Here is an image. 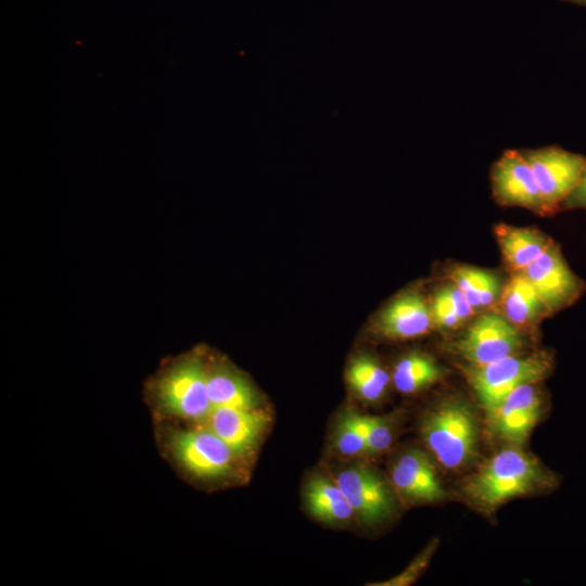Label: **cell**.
I'll list each match as a JSON object with an SVG mask.
<instances>
[{
  "label": "cell",
  "mask_w": 586,
  "mask_h": 586,
  "mask_svg": "<svg viewBox=\"0 0 586 586\" xmlns=\"http://www.w3.org/2000/svg\"><path fill=\"white\" fill-rule=\"evenodd\" d=\"M270 416L258 408H213L201 424L217 434L244 461L255 451Z\"/></svg>",
  "instance_id": "4fadbf2b"
},
{
  "label": "cell",
  "mask_w": 586,
  "mask_h": 586,
  "mask_svg": "<svg viewBox=\"0 0 586 586\" xmlns=\"http://www.w3.org/2000/svg\"><path fill=\"white\" fill-rule=\"evenodd\" d=\"M154 434L162 457L189 481L224 485L243 477L244 460L204 424L156 421Z\"/></svg>",
  "instance_id": "6da1fadb"
},
{
  "label": "cell",
  "mask_w": 586,
  "mask_h": 586,
  "mask_svg": "<svg viewBox=\"0 0 586 586\" xmlns=\"http://www.w3.org/2000/svg\"><path fill=\"white\" fill-rule=\"evenodd\" d=\"M561 209L586 211V164L576 187L565 199L561 206Z\"/></svg>",
  "instance_id": "484cf974"
},
{
  "label": "cell",
  "mask_w": 586,
  "mask_h": 586,
  "mask_svg": "<svg viewBox=\"0 0 586 586\" xmlns=\"http://www.w3.org/2000/svg\"><path fill=\"white\" fill-rule=\"evenodd\" d=\"M494 230L502 258L512 272L523 271L553 242L535 228L501 222Z\"/></svg>",
  "instance_id": "2e32d148"
},
{
  "label": "cell",
  "mask_w": 586,
  "mask_h": 586,
  "mask_svg": "<svg viewBox=\"0 0 586 586\" xmlns=\"http://www.w3.org/2000/svg\"><path fill=\"white\" fill-rule=\"evenodd\" d=\"M436 549V543L432 542L423 551L415 558V560L398 575L375 585L380 586H406L413 583L420 574L428 566L434 550Z\"/></svg>",
  "instance_id": "cb8c5ba5"
},
{
  "label": "cell",
  "mask_w": 586,
  "mask_h": 586,
  "mask_svg": "<svg viewBox=\"0 0 586 586\" xmlns=\"http://www.w3.org/2000/svg\"><path fill=\"white\" fill-rule=\"evenodd\" d=\"M498 304L500 314L519 329L537 324L549 311L533 285L521 272L505 282Z\"/></svg>",
  "instance_id": "e0dca14e"
},
{
  "label": "cell",
  "mask_w": 586,
  "mask_h": 586,
  "mask_svg": "<svg viewBox=\"0 0 586 586\" xmlns=\"http://www.w3.org/2000/svg\"><path fill=\"white\" fill-rule=\"evenodd\" d=\"M537 181L548 214H555L576 187L586 157L557 145L521 150Z\"/></svg>",
  "instance_id": "52a82bcc"
},
{
  "label": "cell",
  "mask_w": 586,
  "mask_h": 586,
  "mask_svg": "<svg viewBox=\"0 0 586 586\" xmlns=\"http://www.w3.org/2000/svg\"><path fill=\"white\" fill-rule=\"evenodd\" d=\"M395 492L411 504H429L445 499L448 494L430 456L418 448L403 453L391 470Z\"/></svg>",
  "instance_id": "7c38bea8"
},
{
  "label": "cell",
  "mask_w": 586,
  "mask_h": 586,
  "mask_svg": "<svg viewBox=\"0 0 586 586\" xmlns=\"http://www.w3.org/2000/svg\"><path fill=\"white\" fill-rule=\"evenodd\" d=\"M207 392L212 408H258L260 397L249 379L226 361L207 360Z\"/></svg>",
  "instance_id": "9a60e30c"
},
{
  "label": "cell",
  "mask_w": 586,
  "mask_h": 586,
  "mask_svg": "<svg viewBox=\"0 0 586 586\" xmlns=\"http://www.w3.org/2000/svg\"><path fill=\"white\" fill-rule=\"evenodd\" d=\"M525 339L521 329L500 313L479 315L451 347L469 365H486L521 353Z\"/></svg>",
  "instance_id": "8992f818"
},
{
  "label": "cell",
  "mask_w": 586,
  "mask_h": 586,
  "mask_svg": "<svg viewBox=\"0 0 586 586\" xmlns=\"http://www.w3.org/2000/svg\"><path fill=\"white\" fill-rule=\"evenodd\" d=\"M535 384L520 385L487 411L491 430L496 436L514 445L527 440L543 411L542 395Z\"/></svg>",
  "instance_id": "8fae6325"
},
{
  "label": "cell",
  "mask_w": 586,
  "mask_h": 586,
  "mask_svg": "<svg viewBox=\"0 0 586 586\" xmlns=\"http://www.w3.org/2000/svg\"><path fill=\"white\" fill-rule=\"evenodd\" d=\"M420 433L434 458L448 470L469 466L477 454V418L461 397H448L430 409L421 421Z\"/></svg>",
  "instance_id": "277c9868"
},
{
  "label": "cell",
  "mask_w": 586,
  "mask_h": 586,
  "mask_svg": "<svg viewBox=\"0 0 586 586\" xmlns=\"http://www.w3.org/2000/svg\"><path fill=\"white\" fill-rule=\"evenodd\" d=\"M367 442V455L384 453L393 442L392 425L387 418L360 413Z\"/></svg>",
  "instance_id": "603a6c76"
},
{
  "label": "cell",
  "mask_w": 586,
  "mask_h": 586,
  "mask_svg": "<svg viewBox=\"0 0 586 586\" xmlns=\"http://www.w3.org/2000/svg\"><path fill=\"white\" fill-rule=\"evenodd\" d=\"M521 273L550 315L573 305L586 290V283L570 268L555 241Z\"/></svg>",
  "instance_id": "ba28073f"
},
{
  "label": "cell",
  "mask_w": 586,
  "mask_h": 586,
  "mask_svg": "<svg viewBox=\"0 0 586 586\" xmlns=\"http://www.w3.org/2000/svg\"><path fill=\"white\" fill-rule=\"evenodd\" d=\"M346 379L354 393L367 403L380 400L391 381L386 370L369 355H359L351 361Z\"/></svg>",
  "instance_id": "44dd1931"
},
{
  "label": "cell",
  "mask_w": 586,
  "mask_h": 586,
  "mask_svg": "<svg viewBox=\"0 0 586 586\" xmlns=\"http://www.w3.org/2000/svg\"><path fill=\"white\" fill-rule=\"evenodd\" d=\"M556 479L532 455L515 446L492 456L463 485L477 508L493 511L504 502L553 487Z\"/></svg>",
  "instance_id": "3957f363"
},
{
  "label": "cell",
  "mask_w": 586,
  "mask_h": 586,
  "mask_svg": "<svg viewBox=\"0 0 586 586\" xmlns=\"http://www.w3.org/2000/svg\"><path fill=\"white\" fill-rule=\"evenodd\" d=\"M144 399L154 422L203 423L213 409L205 355L193 351L164 362L145 382Z\"/></svg>",
  "instance_id": "7a4b0ae2"
},
{
  "label": "cell",
  "mask_w": 586,
  "mask_h": 586,
  "mask_svg": "<svg viewBox=\"0 0 586 586\" xmlns=\"http://www.w3.org/2000/svg\"><path fill=\"white\" fill-rule=\"evenodd\" d=\"M334 481L347 499L354 517L362 524H379L394 513L393 491L370 466L355 463L346 467Z\"/></svg>",
  "instance_id": "9c48e42d"
},
{
  "label": "cell",
  "mask_w": 586,
  "mask_h": 586,
  "mask_svg": "<svg viewBox=\"0 0 586 586\" xmlns=\"http://www.w3.org/2000/svg\"><path fill=\"white\" fill-rule=\"evenodd\" d=\"M334 444L340 454L346 457L367 455V442L360 421V413L344 415L335 428Z\"/></svg>",
  "instance_id": "7402d4cb"
},
{
  "label": "cell",
  "mask_w": 586,
  "mask_h": 586,
  "mask_svg": "<svg viewBox=\"0 0 586 586\" xmlns=\"http://www.w3.org/2000/svg\"><path fill=\"white\" fill-rule=\"evenodd\" d=\"M551 371L552 360L545 352L518 353L486 365L468 364L463 368L469 384L486 412L514 388L545 380Z\"/></svg>",
  "instance_id": "5b68a950"
},
{
  "label": "cell",
  "mask_w": 586,
  "mask_h": 586,
  "mask_svg": "<svg viewBox=\"0 0 586 586\" xmlns=\"http://www.w3.org/2000/svg\"><path fill=\"white\" fill-rule=\"evenodd\" d=\"M561 1L570 2V3L578 4V5H586V0H561Z\"/></svg>",
  "instance_id": "4316f807"
},
{
  "label": "cell",
  "mask_w": 586,
  "mask_h": 586,
  "mask_svg": "<svg viewBox=\"0 0 586 586\" xmlns=\"http://www.w3.org/2000/svg\"><path fill=\"white\" fill-rule=\"evenodd\" d=\"M447 278L476 314L498 304L505 284L496 272L470 265L451 266Z\"/></svg>",
  "instance_id": "ac0fdd59"
},
{
  "label": "cell",
  "mask_w": 586,
  "mask_h": 586,
  "mask_svg": "<svg viewBox=\"0 0 586 586\" xmlns=\"http://www.w3.org/2000/svg\"><path fill=\"white\" fill-rule=\"evenodd\" d=\"M444 377V368L432 356L413 352L397 361L391 380L400 393L413 394L441 381Z\"/></svg>",
  "instance_id": "ffe728a7"
},
{
  "label": "cell",
  "mask_w": 586,
  "mask_h": 586,
  "mask_svg": "<svg viewBox=\"0 0 586 586\" xmlns=\"http://www.w3.org/2000/svg\"><path fill=\"white\" fill-rule=\"evenodd\" d=\"M430 303L434 328L450 331L463 324L441 289L435 291Z\"/></svg>",
  "instance_id": "d4e9b609"
},
{
  "label": "cell",
  "mask_w": 586,
  "mask_h": 586,
  "mask_svg": "<svg viewBox=\"0 0 586 586\" xmlns=\"http://www.w3.org/2000/svg\"><path fill=\"white\" fill-rule=\"evenodd\" d=\"M377 328L391 340L422 336L434 328L431 303L419 291L402 293L383 308Z\"/></svg>",
  "instance_id": "5bb4252c"
},
{
  "label": "cell",
  "mask_w": 586,
  "mask_h": 586,
  "mask_svg": "<svg viewBox=\"0 0 586 586\" xmlns=\"http://www.w3.org/2000/svg\"><path fill=\"white\" fill-rule=\"evenodd\" d=\"M304 498L308 512L326 524H344L354 517L336 482L326 476H311L305 485Z\"/></svg>",
  "instance_id": "d6986e66"
},
{
  "label": "cell",
  "mask_w": 586,
  "mask_h": 586,
  "mask_svg": "<svg viewBox=\"0 0 586 586\" xmlns=\"http://www.w3.org/2000/svg\"><path fill=\"white\" fill-rule=\"evenodd\" d=\"M493 198L504 206H518L547 216L533 170L521 150H507L491 168Z\"/></svg>",
  "instance_id": "30bf717a"
}]
</instances>
